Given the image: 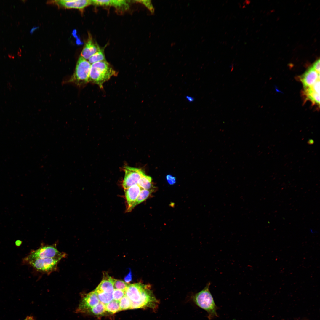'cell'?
Listing matches in <instances>:
<instances>
[{
	"mask_svg": "<svg viewBox=\"0 0 320 320\" xmlns=\"http://www.w3.org/2000/svg\"><path fill=\"white\" fill-rule=\"evenodd\" d=\"M114 289L113 278L105 272L103 273L101 281L94 291L96 293L103 292L112 293Z\"/></svg>",
	"mask_w": 320,
	"mask_h": 320,
	"instance_id": "cell-12",
	"label": "cell"
},
{
	"mask_svg": "<svg viewBox=\"0 0 320 320\" xmlns=\"http://www.w3.org/2000/svg\"><path fill=\"white\" fill-rule=\"evenodd\" d=\"M92 4L97 6H113L116 8L126 9L129 7L128 1L122 0H92Z\"/></svg>",
	"mask_w": 320,
	"mask_h": 320,
	"instance_id": "cell-14",
	"label": "cell"
},
{
	"mask_svg": "<svg viewBox=\"0 0 320 320\" xmlns=\"http://www.w3.org/2000/svg\"><path fill=\"white\" fill-rule=\"evenodd\" d=\"M125 295V292L118 289H114L112 293L113 300L119 302Z\"/></svg>",
	"mask_w": 320,
	"mask_h": 320,
	"instance_id": "cell-24",
	"label": "cell"
},
{
	"mask_svg": "<svg viewBox=\"0 0 320 320\" xmlns=\"http://www.w3.org/2000/svg\"><path fill=\"white\" fill-rule=\"evenodd\" d=\"M26 320H34L33 317L31 316H28L26 318Z\"/></svg>",
	"mask_w": 320,
	"mask_h": 320,
	"instance_id": "cell-31",
	"label": "cell"
},
{
	"mask_svg": "<svg viewBox=\"0 0 320 320\" xmlns=\"http://www.w3.org/2000/svg\"><path fill=\"white\" fill-rule=\"evenodd\" d=\"M21 244V241H16V245L17 246H20Z\"/></svg>",
	"mask_w": 320,
	"mask_h": 320,
	"instance_id": "cell-32",
	"label": "cell"
},
{
	"mask_svg": "<svg viewBox=\"0 0 320 320\" xmlns=\"http://www.w3.org/2000/svg\"><path fill=\"white\" fill-rule=\"evenodd\" d=\"M152 178L148 176L144 175L138 181L137 185L141 188L146 190L154 189L152 183Z\"/></svg>",
	"mask_w": 320,
	"mask_h": 320,
	"instance_id": "cell-17",
	"label": "cell"
},
{
	"mask_svg": "<svg viewBox=\"0 0 320 320\" xmlns=\"http://www.w3.org/2000/svg\"></svg>",
	"mask_w": 320,
	"mask_h": 320,
	"instance_id": "cell-34",
	"label": "cell"
},
{
	"mask_svg": "<svg viewBox=\"0 0 320 320\" xmlns=\"http://www.w3.org/2000/svg\"><path fill=\"white\" fill-rule=\"evenodd\" d=\"M132 273L130 270L129 273L125 277L124 280L126 283L129 284L132 280Z\"/></svg>",
	"mask_w": 320,
	"mask_h": 320,
	"instance_id": "cell-29",
	"label": "cell"
},
{
	"mask_svg": "<svg viewBox=\"0 0 320 320\" xmlns=\"http://www.w3.org/2000/svg\"><path fill=\"white\" fill-rule=\"evenodd\" d=\"M119 302L120 311L130 309L131 302L125 295L120 300Z\"/></svg>",
	"mask_w": 320,
	"mask_h": 320,
	"instance_id": "cell-22",
	"label": "cell"
},
{
	"mask_svg": "<svg viewBox=\"0 0 320 320\" xmlns=\"http://www.w3.org/2000/svg\"><path fill=\"white\" fill-rule=\"evenodd\" d=\"M50 3L65 8H75L79 9H82L92 4V1L89 0H55L51 1Z\"/></svg>",
	"mask_w": 320,
	"mask_h": 320,
	"instance_id": "cell-9",
	"label": "cell"
},
{
	"mask_svg": "<svg viewBox=\"0 0 320 320\" xmlns=\"http://www.w3.org/2000/svg\"><path fill=\"white\" fill-rule=\"evenodd\" d=\"M106 311L109 313L114 314L120 311L119 302L112 300L105 305Z\"/></svg>",
	"mask_w": 320,
	"mask_h": 320,
	"instance_id": "cell-19",
	"label": "cell"
},
{
	"mask_svg": "<svg viewBox=\"0 0 320 320\" xmlns=\"http://www.w3.org/2000/svg\"><path fill=\"white\" fill-rule=\"evenodd\" d=\"M88 61L91 64L101 61L106 60L103 52L101 49L92 55L88 59Z\"/></svg>",
	"mask_w": 320,
	"mask_h": 320,
	"instance_id": "cell-21",
	"label": "cell"
},
{
	"mask_svg": "<svg viewBox=\"0 0 320 320\" xmlns=\"http://www.w3.org/2000/svg\"><path fill=\"white\" fill-rule=\"evenodd\" d=\"M91 65L88 61L80 55L74 73L69 81L79 85L88 82Z\"/></svg>",
	"mask_w": 320,
	"mask_h": 320,
	"instance_id": "cell-4",
	"label": "cell"
},
{
	"mask_svg": "<svg viewBox=\"0 0 320 320\" xmlns=\"http://www.w3.org/2000/svg\"><path fill=\"white\" fill-rule=\"evenodd\" d=\"M166 179L170 185H173L176 182V178L171 175H168L166 176Z\"/></svg>",
	"mask_w": 320,
	"mask_h": 320,
	"instance_id": "cell-27",
	"label": "cell"
},
{
	"mask_svg": "<svg viewBox=\"0 0 320 320\" xmlns=\"http://www.w3.org/2000/svg\"><path fill=\"white\" fill-rule=\"evenodd\" d=\"M154 189L146 190L142 189L137 197L136 200L133 204L130 210V212L137 205L145 200L154 191Z\"/></svg>",
	"mask_w": 320,
	"mask_h": 320,
	"instance_id": "cell-16",
	"label": "cell"
},
{
	"mask_svg": "<svg viewBox=\"0 0 320 320\" xmlns=\"http://www.w3.org/2000/svg\"><path fill=\"white\" fill-rule=\"evenodd\" d=\"M65 257L36 259L28 262L26 264L29 265L38 271L49 273L56 269L59 261Z\"/></svg>",
	"mask_w": 320,
	"mask_h": 320,
	"instance_id": "cell-6",
	"label": "cell"
},
{
	"mask_svg": "<svg viewBox=\"0 0 320 320\" xmlns=\"http://www.w3.org/2000/svg\"><path fill=\"white\" fill-rule=\"evenodd\" d=\"M24 320H26V318L25 319H24Z\"/></svg>",
	"mask_w": 320,
	"mask_h": 320,
	"instance_id": "cell-33",
	"label": "cell"
},
{
	"mask_svg": "<svg viewBox=\"0 0 320 320\" xmlns=\"http://www.w3.org/2000/svg\"><path fill=\"white\" fill-rule=\"evenodd\" d=\"M125 175L122 183L124 189L137 185L139 180L145 174L140 169L126 166L124 167Z\"/></svg>",
	"mask_w": 320,
	"mask_h": 320,
	"instance_id": "cell-7",
	"label": "cell"
},
{
	"mask_svg": "<svg viewBox=\"0 0 320 320\" xmlns=\"http://www.w3.org/2000/svg\"><path fill=\"white\" fill-rule=\"evenodd\" d=\"M137 2L141 3L144 5L152 12L153 13L154 9L150 0H139L136 1Z\"/></svg>",
	"mask_w": 320,
	"mask_h": 320,
	"instance_id": "cell-25",
	"label": "cell"
},
{
	"mask_svg": "<svg viewBox=\"0 0 320 320\" xmlns=\"http://www.w3.org/2000/svg\"><path fill=\"white\" fill-rule=\"evenodd\" d=\"M106 311L105 305L100 302L97 305L86 311L84 313H91L95 315H99L103 314Z\"/></svg>",
	"mask_w": 320,
	"mask_h": 320,
	"instance_id": "cell-18",
	"label": "cell"
},
{
	"mask_svg": "<svg viewBox=\"0 0 320 320\" xmlns=\"http://www.w3.org/2000/svg\"><path fill=\"white\" fill-rule=\"evenodd\" d=\"M314 92L320 95V80H318L313 85L310 87Z\"/></svg>",
	"mask_w": 320,
	"mask_h": 320,
	"instance_id": "cell-26",
	"label": "cell"
},
{
	"mask_svg": "<svg viewBox=\"0 0 320 320\" xmlns=\"http://www.w3.org/2000/svg\"><path fill=\"white\" fill-rule=\"evenodd\" d=\"M99 303L96 293L94 290L93 291L83 297L76 311L79 313H84L86 311L96 306Z\"/></svg>",
	"mask_w": 320,
	"mask_h": 320,
	"instance_id": "cell-8",
	"label": "cell"
},
{
	"mask_svg": "<svg viewBox=\"0 0 320 320\" xmlns=\"http://www.w3.org/2000/svg\"><path fill=\"white\" fill-rule=\"evenodd\" d=\"M125 292L131 302L130 309H155L159 304L149 285L141 283L129 284Z\"/></svg>",
	"mask_w": 320,
	"mask_h": 320,
	"instance_id": "cell-1",
	"label": "cell"
},
{
	"mask_svg": "<svg viewBox=\"0 0 320 320\" xmlns=\"http://www.w3.org/2000/svg\"><path fill=\"white\" fill-rule=\"evenodd\" d=\"M210 283H208L205 287L194 296V300L199 307L206 311L208 314L209 320L217 317V307L214 302L209 290Z\"/></svg>",
	"mask_w": 320,
	"mask_h": 320,
	"instance_id": "cell-3",
	"label": "cell"
},
{
	"mask_svg": "<svg viewBox=\"0 0 320 320\" xmlns=\"http://www.w3.org/2000/svg\"><path fill=\"white\" fill-rule=\"evenodd\" d=\"M129 284L122 281L113 279V285L114 289H119L125 292Z\"/></svg>",
	"mask_w": 320,
	"mask_h": 320,
	"instance_id": "cell-23",
	"label": "cell"
},
{
	"mask_svg": "<svg viewBox=\"0 0 320 320\" xmlns=\"http://www.w3.org/2000/svg\"><path fill=\"white\" fill-rule=\"evenodd\" d=\"M65 254L60 252L54 245L41 247L36 250L31 251L22 260L23 264H26L28 262L36 259L65 256Z\"/></svg>",
	"mask_w": 320,
	"mask_h": 320,
	"instance_id": "cell-5",
	"label": "cell"
},
{
	"mask_svg": "<svg viewBox=\"0 0 320 320\" xmlns=\"http://www.w3.org/2000/svg\"><path fill=\"white\" fill-rule=\"evenodd\" d=\"M100 48L93 41L91 36L89 34L88 40L82 51L80 55L86 60H88L92 55L99 51Z\"/></svg>",
	"mask_w": 320,
	"mask_h": 320,
	"instance_id": "cell-13",
	"label": "cell"
},
{
	"mask_svg": "<svg viewBox=\"0 0 320 320\" xmlns=\"http://www.w3.org/2000/svg\"><path fill=\"white\" fill-rule=\"evenodd\" d=\"M303 95L305 98V100H310L313 105H316L319 107L320 105V95L313 91L311 88L308 87L304 88L302 92Z\"/></svg>",
	"mask_w": 320,
	"mask_h": 320,
	"instance_id": "cell-15",
	"label": "cell"
},
{
	"mask_svg": "<svg viewBox=\"0 0 320 320\" xmlns=\"http://www.w3.org/2000/svg\"><path fill=\"white\" fill-rule=\"evenodd\" d=\"M116 72L106 60L97 62L91 64L89 81L97 84L102 88L103 84L112 76H116Z\"/></svg>",
	"mask_w": 320,
	"mask_h": 320,
	"instance_id": "cell-2",
	"label": "cell"
},
{
	"mask_svg": "<svg viewBox=\"0 0 320 320\" xmlns=\"http://www.w3.org/2000/svg\"><path fill=\"white\" fill-rule=\"evenodd\" d=\"M141 189L142 188L137 185H135L124 189L127 204V212H130L131 208L136 200Z\"/></svg>",
	"mask_w": 320,
	"mask_h": 320,
	"instance_id": "cell-11",
	"label": "cell"
},
{
	"mask_svg": "<svg viewBox=\"0 0 320 320\" xmlns=\"http://www.w3.org/2000/svg\"><path fill=\"white\" fill-rule=\"evenodd\" d=\"M313 69L319 73H320V60H317L313 64L312 66Z\"/></svg>",
	"mask_w": 320,
	"mask_h": 320,
	"instance_id": "cell-28",
	"label": "cell"
},
{
	"mask_svg": "<svg viewBox=\"0 0 320 320\" xmlns=\"http://www.w3.org/2000/svg\"><path fill=\"white\" fill-rule=\"evenodd\" d=\"M186 99L190 102H192L194 100V98L190 96H187Z\"/></svg>",
	"mask_w": 320,
	"mask_h": 320,
	"instance_id": "cell-30",
	"label": "cell"
},
{
	"mask_svg": "<svg viewBox=\"0 0 320 320\" xmlns=\"http://www.w3.org/2000/svg\"><path fill=\"white\" fill-rule=\"evenodd\" d=\"M299 77L304 88H305L312 86L317 81L320 80V73L311 67Z\"/></svg>",
	"mask_w": 320,
	"mask_h": 320,
	"instance_id": "cell-10",
	"label": "cell"
},
{
	"mask_svg": "<svg viewBox=\"0 0 320 320\" xmlns=\"http://www.w3.org/2000/svg\"><path fill=\"white\" fill-rule=\"evenodd\" d=\"M100 302L105 305L113 300L112 293L103 292L96 293Z\"/></svg>",
	"mask_w": 320,
	"mask_h": 320,
	"instance_id": "cell-20",
	"label": "cell"
}]
</instances>
